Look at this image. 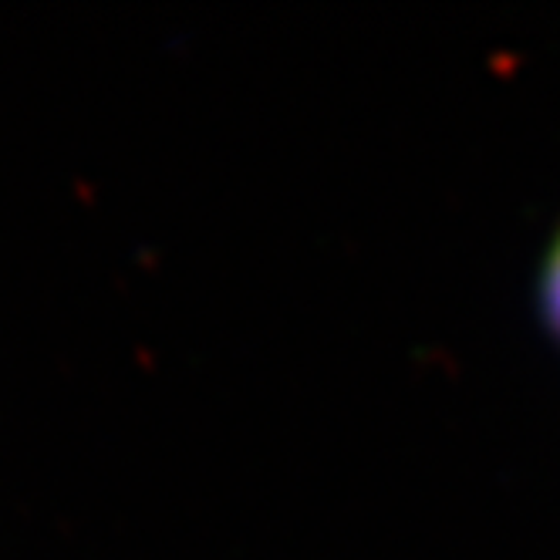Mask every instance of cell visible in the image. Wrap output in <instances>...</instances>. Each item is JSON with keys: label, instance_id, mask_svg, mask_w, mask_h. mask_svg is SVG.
Here are the masks:
<instances>
[{"label": "cell", "instance_id": "6da1fadb", "mask_svg": "<svg viewBox=\"0 0 560 560\" xmlns=\"http://www.w3.org/2000/svg\"><path fill=\"white\" fill-rule=\"evenodd\" d=\"M540 307L550 331L560 338V233L544 257V273H540Z\"/></svg>", "mask_w": 560, "mask_h": 560}]
</instances>
